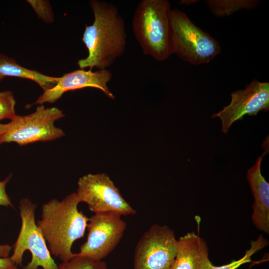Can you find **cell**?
Listing matches in <instances>:
<instances>
[{
    "mask_svg": "<svg viewBox=\"0 0 269 269\" xmlns=\"http://www.w3.org/2000/svg\"><path fill=\"white\" fill-rule=\"evenodd\" d=\"M89 5L94 21L91 25H86L82 38L88 54L79 60L77 64L80 69H107L125 50L127 35L124 20L112 3L91 0Z\"/></svg>",
    "mask_w": 269,
    "mask_h": 269,
    "instance_id": "cell-1",
    "label": "cell"
},
{
    "mask_svg": "<svg viewBox=\"0 0 269 269\" xmlns=\"http://www.w3.org/2000/svg\"><path fill=\"white\" fill-rule=\"evenodd\" d=\"M75 192L61 201L53 198L43 204L41 218L36 222L51 255L62 262L74 256V242L84 237L89 218L78 208Z\"/></svg>",
    "mask_w": 269,
    "mask_h": 269,
    "instance_id": "cell-2",
    "label": "cell"
},
{
    "mask_svg": "<svg viewBox=\"0 0 269 269\" xmlns=\"http://www.w3.org/2000/svg\"><path fill=\"white\" fill-rule=\"evenodd\" d=\"M171 11L167 0H142L133 17V31L143 54L158 61L172 54Z\"/></svg>",
    "mask_w": 269,
    "mask_h": 269,
    "instance_id": "cell-3",
    "label": "cell"
},
{
    "mask_svg": "<svg viewBox=\"0 0 269 269\" xmlns=\"http://www.w3.org/2000/svg\"><path fill=\"white\" fill-rule=\"evenodd\" d=\"M172 54L194 65L210 62L221 52L218 42L198 26L183 12L172 9Z\"/></svg>",
    "mask_w": 269,
    "mask_h": 269,
    "instance_id": "cell-4",
    "label": "cell"
},
{
    "mask_svg": "<svg viewBox=\"0 0 269 269\" xmlns=\"http://www.w3.org/2000/svg\"><path fill=\"white\" fill-rule=\"evenodd\" d=\"M64 114L57 107L45 108L38 106L29 114L16 115L8 123L7 131L0 136V144L15 142L20 145L39 142L52 141L65 135L62 129L55 125V122Z\"/></svg>",
    "mask_w": 269,
    "mask_h": 269,
    "instance_id": "cell-5",
    "label": "cell"
},
{
    "mask_svg": "<svg viewBox=\"0 0 269 269\" xmlns=\"http://www.w3.org/2000/svg\"><path fill=\"white\" fill-rule=\"evenodd\" d=\"M36 204L28 198L20 201L21 225L16 241L12 246L13 252L10 257L17 265H21L26 251L31 255V261L22 269H57L58 265L51 256L46 240L35 221Z\"/></svg>",
    "mask_w": 269,
    "mask_h": 269,
    "instance_id": "cell-6",
    "label": "cell"
},
{
    "mask_svg": "<svg viewBox=\"0 0 269 269\" xmlns=\"http://www.w3.org/2000/svg\"><path fill=\"white\" fill-rule=\"evenodd\" d=\"M75 193L79 202L86 203L94 213L113 212L122 216L136 213L105 173L88 174L79 178Z\"/></svg>",
    "mask_w": 269,
    "mask_h": 269,
    "instance_id": "cell-7",
    "label": "cell"
},
{
    "mask_svg": "<svg viewBox=\"0 0 269 269\" xmlns=\"http://www.w3.org/2000/svg\"><path fill=\"white\" fill-rule=\"evenodd\" d=\"M178 239L166 225H152L137 243L133 269H169L176 256Z\"/></svg>",
    "mask_w": 269,
    "mask_h": 269,
    "instance_id": "cell-8",
    "label": "cell"
},
{
    "mask_svg": "<svg viewBox=\"0 0 269 269\" xmlns=\"http://www.w3.org/2000/svg\"><path fill=\"white\" fill-rule=\"evenodd\" d=\"M121 215L113 212L94 213L89 218L86 241L76 255L101 261L116 248L121 240L126 223Z\"/></svg>",
    "mask_w": 269,
    "mask_h": 269,
    "instance_id": "cell-9",
    "label": "cell"
},
{
    "mask_svg": "<svg viewBox=\"0 0 269 269\" xmlns=\"http://www.w3.org/2000/svg\"><path fill=\"white\" fill-rule=\"evenodd\" d=\"M230 104L212 116L222 121V132L226 134L230 126L246 115L255 116L262 110L269 109V83L253 80L243 90L231 94Z\"/></svg>",
    "mask_w": 269,
    "mask_h": 269,
    "instance_id": "cell-10",
    "label": "cell"
},
{
    "mask_svg": "<svg viewBox=\"0 0 269 269\" xmlns=\"http://www.w3.org/2000/svg\"><path fill=\"white\" fill-rule=\"evenodd\" d=\"M112 77V73L107 69L95 71L90 69L86 70L84 69H79L65 73L59 77L57 83L54 87L44 91L31 105L53 103L60 99L66 92L86 87L99 89L109 98L114 99L115 96L107 85Z\"/></svg>",
    "mask_w": 269,
    "mask_h": 269,
    "instance_id": "cell-11",
    "label": "cell"
},
{
    "mask_svg": "<svg viewBox=\"0 0 269 269\" xmlns=\"http://www.w3.org/2000/svg\"><path fill=\"white\" fill-rule=\"evenodd\" d=\"M266 152L258 157L256 163L249 169L247 179L254 197L252 220L259 230L269 233V183L263 176L261 164Z\"/></svg>",
    "mask_w": 269,
    "mask_h": 269,
    "instance_id": "cell-12",
    "label": "cell"
},
{
    "mask_svg": "<svg viewBox=\"0 0 269 269\" xmlns=\"http://www.w3.org/2000/svg\"><path fill=\"white\" fill-rule=\"evenodd\" d=\"M203 240L194 232L180 237L176 256L169 269H198Z\"/></svg>",
    "mask_w": 269,
    "mask_h": 269,
    "instance_id": "cell-13",
    "label": "cell"
},
{
    "mask_svg": "<svg viewBox=\"0 0 269 269\" xmlns=\"http://www.w3.org/2000/svg\"><path fill=\"white\" fill-rule=\"evenodd\" d=\"M0 75L4 77L13 76L31 80L37 83L44 91L54 87L59 79V77L49 76L24 67L17 63L14 59L2 53H0Z\"/></svg>",
    "mask_w": 269,
    "mask_h": 269,
    "instance_id": "cell-14",
    "label": "cell"
},
{
    "mask_svg": "<svg viewBox=\"0 0 269 269\" xmlns=\"http://www.w3.org/2000/svg\"><path fill=\"white\" fill-rule=\"evenodd\" d=\"M268 244V241L262 235H260L256 240L251 241L250 248L242 257L238 260H233L225 265L214 266L209 258L208 248L204 239L201 248L198 269H236L244 264L252 262V256Z\"/></svg>",
    "mask_w": 269,
    "mask_h": 269,
    "instance_id": "cell-15",
    "label": "cell"
},
{
    "mask_svg": "<svg viewBox=\"0 0 269 269\" xmlns=\"http://www.w3.org/2000/svg\"><path fill=\"white\" fill-rule=\"evenodd\" d=\"M206 2L213 15L221 17L229 16L243 9L253 10L260 1L258 0H208Z\"/></svg>",
    "mask_w": 269,
    "mask_h": 269,
    "instance_id": "cell-16",
    "label": "cell"
},
{
    "mask_svg": "<svg viewBox=\"0 0 269 269\" xmlns=\"http://www.w3.org/2000/svg\"><path fill=\"white\" fill-rule=\"evenodd\" d=\"M57 269H109L105 262L96 261L75 253L71 259L62 262Z\"/></svg>",
    "mask_w": 269,
    "mask_h": 269,
    "instance_id": "cell-17",
    "label": "cell"
},
{
    "mask_svg": "<svg viewBox=\"0 0 269 269\" xmlns=\"http://www.w3.org/2000/svg\"><path fill=\"white\" fill-rule=\"evenodd\" d=\"M16 100L11 91H0V121L11 120L15 113Z\"/></svg>",
    "mask_w": 269,
    "mask_h": 269,
    "instance_id": "cell-18",
    "label": "cell"
},
{
    "mask_svg": "<svg viewBox=\"0 0 269 269\" xmlns=\"http://www.w3.org/2000/svg\"><path fill=\"white\" fill-rule=\"evenodd\" d=\"M27 1L31 5L39 18L47 23L53 21V13L50 4L48 1L28 0Z\"/></svg>",
    "mask_w": 269,
    "mask_h": 269,
    "instance_id": "cell-19",
    "label": "cell"
},
{
    "mask_svg": "<svg viewBox=\"0 0 269 269\" xmlns=\"http://www.w3.org/2000/svg\"><path fill=\"white\" fill-rule=\"evenodd\" d=\"M12 176V175L11 174L5 179L0 181V206L14 207L6 191V185L11 179Z\"/></svg>",
    "mask_w": 269,
    "mask_h": 269,
    "instance_id": "cell-20",
    "label": "cell"
},
{
    "mask_svg": "<svg viewBox=\"0 0 269 269\" xmlns=\"http://www.w3.org/2000/svg\"><path fill=\"white\" fill-rule=\"evenodd\" d=\"M10 257H0V269H19Z\"/></svg>",
    "mask_w": 269,
    "mask_h": 269,
    "instance_id": "cell-21",
    "label": "cell"
},
{
    "mask_svg": "<svg viewBox=\"0 0 269 269\" xmlns=\"http://www.w3.org/2000/svg\"><path fill=\"white\" fill-rule=\"evenodd\" d=\"M12 249V246L8 244H0V257H8Z\"/></svg>",
    "mask_w": 269,
    "mask_h": 269,
    "instance_id": "cell-22",
    "label": "cell"
},
{
    "mask_svg": "<svg viewBox=\"0 0 269 269\" xmlns=\"http://www.w3.org/2000/svg\"><path fill=\"white\" fill-rule=\"evenodd\" d=\"M8 128V123L2 124L0 123V136L4 133Z\"/></svg>",
    "mask_w": 269,
    "mask_h": 269,
    "instance_id": "cell-23",
    "label": "cell"
},
{
    "mask_svg": "<svg viewBox=\"0 0 269 269\" xmlns=\"http://www.w3.org/2000/svg\"><path fill=\"white\" fill-rule=\"evenodd\" d=\"M197 1H198L196 0H183L180 1L179 3L182 5L184 4V5H190V4L195 3L197 2Z\"/></svg>",
    "mask_w": 269,
    "mask_h": 269,
    "instance_id": "cell-24",
    "label": "cell"
},
{
    "mask_svg": "<svg viewBox=\"0 0 269 269\" xmlns=\"http://www.w3.org/2000/svg\"><path fill=\"white\" fill-rule=\"evenodd\" d=\"M4 77L0 75V82L4 78Z\"/></svg>",
    "mask_w": 269,
    "mask_h": 269,
    "instance_id": "cell-25",
    "label": "cell"
},
{
    "mask_svg": "<svg viewBox=\"0 0 269 269\" xmlns=\"http://www.w3.org/2000/svg\"><path fill=\"white\" fill-rule=\"evenodd\" d=\"M114 269V268H112V269Z\"/></svg>",
    "mask_w": 269,
    "mask_h": 269,
    "instance_id": "cell-26",
    "label": "cell"
}]
</instances>
